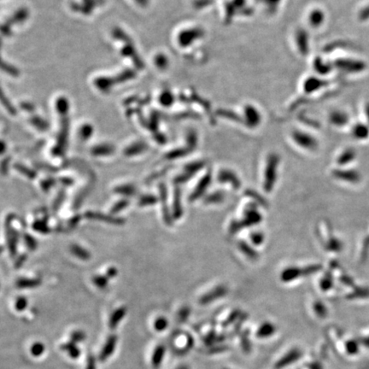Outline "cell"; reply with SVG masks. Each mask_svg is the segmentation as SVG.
Instances as JSON below:
<instances>
[{"label":"cell","instance_id":"1","mask_svg":"<svg viewBox=\"0 0 369 369\" xmlns=\"http://www.w3.org/2000/svg\"><path fill=\"white\" fill-rule=\"evenodd\" d=\"M279 158L275 155L269 156L267 165H266L265 172H264V181L263 188L266 192L270 193L274 188L277 179V167H278Z\"/></svg>","mask_w":369,"mask_h":369},{"label":"cell","instance_id":"2","mask_svg":"<svg viewBox=\"0 0 369 369\" xmlns=\"http://www.w3.org/2000/svg\"><path fill=\"white\" fill-rule=\"evenodd\" d=\"M320 269V265L309 266V267L305 268L291 267V268H286L282 272L281 280L284 282H291V281L297 280L299 277H302L303 275H309V274H314L315 272L319 271Z\"/></svg>","mask_w":369,"mask_h":369},{"label":"cell","instance_id":"3","mask_svg":"<svg viewBox=\"0 0 369 369\" xmlns=\"http://www.w3.org/2000/svg\"><path fill=\"white\" fill-rule=\"evenodd\" d=\"M217 179L221 183H226V184H230L232 188H234L235 190H238L241 187V182L239 177L229 169H222L220 171L217 175Z\"/></svg>","mask_w":369,"mask_h":369},{"label":"cell","instance_id":"4","mask_svg":"<svg viewBox=\"0 0 369 369\" xmlns=\"http://www.w3.org/2000/svg\"><path fill=\"white\" fill-rule=\"evenodd\" d=\"M211 181V173H208L203 177L201 180L199 182V184L197 186V188H195L193 194L190 196L191 201H195L197 199H199V197L202 196L203 194H205L208 188L210 187Z\"/></svg>","mask_w":369,"mask_h":369},{"label":"cell","instance_id":"5","mask_svg":"<svg viewBox=\"0 0 369 369\" xmlns=\"http://www.w3.org/2000/svg\"><path fill=\"white\" fill-rule=\"evenodd\" d=\"M227 292H228V290L225 286H217V288L214 289L207 294H205L204 297H201L200 303L202 304H208L215 300L224 297L227 294Z\"/></svg>","mask_w":369,"mask_h":369},{"label":"cell","instance_id":"6","mask_svg":"<svg viewBox=\"0 0 369 369\" xmlns=\"http://www.w3.org/2000/svg\"><path fill=\"white\" fill-rule=\"evenodd\" d=\"M300 356H301V352L298 349H292L289 353H287L285 356H283L280 360H278L275 366L278 369L283 368V367L289 366V365L295 362L296 360L299 359Z\"/></svg>","mask_w":369,"mask_h":369},{"label":"cell","instance_id":"7","mask_svg":"<svg viewBox=\"0 0 369 369\" xmlns=\"http://www.w3.org/2000/svg\"><path fill=\"white\" fill-rule=\"evenodd\" d=\"M116 343H117V337L114 336V335L110 336L108 338V340L106 341V343L104 344V348H103L101 353H100V356H99L100 360H106L107 358L110 357L111 354L115 350Z\"/></svg>","mask_w":369,"mask_h":369},{"label":"cell","instance_id":"8","mask_svg":"<svg viewBox=\"0 0 369 369\" xmlns=\"http://www.w3.org/2000/svg\"><path fill=\"white\" fill-rule=\"evenodd\" d=\"M296 141L300 144L301 146L308 149H314L316 146V142L313 138H310L309 136H306L302 133H298L295 136Z\"/></svg>","mask_w":369,"mask_h":369},{"label":"cell","instance_id":"9","mask_svg":"<svg viewBox=\"0 0 369 369\" xmlns=\"http://www.w3.org/2000/svg\"><path fill=\"white\" fill-rule=\"evenodd\" d=\"M125 314H126V308L124 307L116 309L110 316V322H109L110 328L114 329L115 326H118L119 323L121 322V320L124 318Z\"/></svg>","mask_w":369,"mask_h":369},{"label":"cell","instance_id":"10","mask_svg":"<svg viewBox=\"0 0 369 369\" xmlns=\"http://www.w3.org/2000/svg\"><path fill=\"white\" fill-rule=\"evenodd\" d=\"M275 332V326L270 322L263 323L262 326H260L258 331H257V337L261 338H265V337H270Z\"/></svg>","mask_w":369,"mask_h":369},{"label":"cell","instance_id":"11","mask_svg":"<svg viewBox=\"0 0 369 369\" xmlns=\"http://www.w3.org/2000/svg\"><path fill=\"white\" fill-rule=\"evenodd\" d=\"M87 217H89L90 219L98 220V221H102V222H109V223H114V224H121L123 221L120 218H114V217H107L104 215L99 213H92L89 212L87 213Z\"/></svg>","mask_w":369,"mask_h":369},{"label":"cell","instance_id":"12","mask_svg":"<svg viewBox=\"0 0 369 369\" xmlns=\"http://www.w3.org/2000/svg\"><path fill=\"white\" fill-rule=\"evenodd\" d=\"M164 354L165 347L161 345L156 347L155 351L153 353L152 359H151V362L154 367H158L161 365V361L164 357Z\"/></svg>","mask_w":369,"mask_h":369},{"label":"cell","instance_id":"13","mask_svg":"<svg viewBox=\"0 0 369 369\" xmlns=\"http://www.w3.org/2000/svg\"><path fill=\"white\" fill-rule=\"evenodd\" d=\"M239 248L250 259H257L258 257V254H257V251H255L252 247H251L247 243H239Z\"/></svg>","mask_w":369,"mask_h":369},{"label":"cell","instance_id":"14","mask_svg":"<svg viewBox=\"0 0 369 369\" xmlns=\"http://www.w3.org/2000/svg\"><path fill=\"white\" fill-rule=\"evenodd\" d=\"M70 251L72 252L73 255H75V257H78L81 260H87L90 258V254L87 250L81 247L78 245H73L70 248Z\"/></svg>","mask_w":369,"mask_h":369},{"label":"cell","instance_id":"15","mask_svg":"<svg viewBox=\"0 0 369 369\" xmlns=\"http://www.w3.org/2000/svg\"><path fill=\"white\" fill-rule=\"evenodd\" d=\"M41 284L39 280H31V279H21L17 282L18 288H35Z\"/></svg>","mask_w":369,"mask_h":369},{"label":"cell","instance_id":"16","mask_svg":"<svg viewBox=\"0 0 369 369\" xmlns=\"http://www.w3.org/2000/svg\"><path fill=\"white\" fill-rule=\"evenodd\" d=\"M181 204H180V192L179 189L174 192V199H173V216L179 218L181 216Z\"/></svg>","mask_w":369,"mask_h":369},{"label":"cell","instance_id":"17","mask_svg":"<svg viewBox=\"0 0 369 369\" xmlns=\"http://www.w3.org/2000/svg\"><path fill=\"white\" fill-rule=\"evenodd\" d=\"M115 193L123 194L126 196H132V195L135 194V188L133 186L125 184V186H121V187L115 188Z\"/></svg>","mask_w":369,"mask_h":369},{"label":"cell","instance_id":"18","mask_svg":"<svg viewBox=\"0 0 369 369\" xmlns=\"http://www.w3.org/2000/svg\"><path fill=\"white\" fill-rule=\"evenodd\" d=\"M224 199H225V195L222 193H215L208 196L205 201L207 204H220L224 201Z\"/></svg>","mask_w":369,"mask_h":369},{"label":"cell","instance_id":"19","mask_svg":"<svg viewBox=\"0 0 369 369\" xmlns=\"http://www.w3.org/2000/svg\"><path fill=\"white\" fill-rule=\"evenodd\" d=\"M45 351V345L43 343H35L31 347V353L34 356H41Z\"/></svg>","mask_w":369,"mask_h":369},{"label":"cell","instance_id":"20","mask_svg":"<svg viewBox=\"0 0 369 369\" xmlns=\"http://www.w3.org/2000/svg\"><path fill=\"white\" fill-rule=\"evenodd\" d=\"M64 349L67 350L70 356H72L73 358H77L80 355V351L74 343H67L66 345L64 346Z\"/></svg>","mask_w":369,"mask_h":369},{"label":"cell","instance_id":"21","mask_svg":"<svg viewBox=\"0 0 369 369\" xmlns=\"http://www.w3.org/2000/svg\"><path fill=\"white\" fill-rule=\"evenodd\" d=\"M314 310L319 317L324 318L326 315V307L323 305V303H320V302H316V303H314Z\"/></svg>","mask_w":369,"mask_h":369},{"label":"cell","instance_id":"22","mask_svg":"<svg viewBox=\"0 0 369 369\" xmlns=\"http://www.w3.org/2000/svg\"><path fill=\"white\" fill-rule=\"evenodd\" d=\"M154 326H155V329H156V331H158V332L163 331L167 326V319L163 317H160L158 319H156L155 324H154Z\"/></svg>","mask_w":369,"mask_h":369},{"label":"cell","instance_id":"23","mask_svg":"<svg viewBox=\"0 0 369 369\" xmlns=\"http://www.w3.org/2000/svg\"><path fill=\"white\" fill-rule=\"evenodd\" d=\"M156 198L151 195H147V196L142 197L140 200H139V205L141 206H146V205H154L156 204Z\"/></svg>","mask_w":369,"mask_h":369},{"label":"cell","instance_id":"24","mask_svg":"<svg viewBox=\"0 0 369 369\" xmlns=\"http://www.w3.org/2000/svg\"><path fill=\"white\" fill-rule=\"evenodd\" d=\"M92 281L99 288H104L108 283L106 278L104 276H95L92 279Z\"/></svg>","mask_w":369,"mask_h":369},{"label":"cell","instance_id":"25","mask_svg":"<svg viewBox=\"0 0 369 369\" xmlns=\"http://www.w3.org/2000/svg\"><path fill=\"white\" fill-rule=\"evenodd\" d=\"M251 239L254 245H261L263 242L264 237H263V234H261L259 232H255L254 234H251Z\"/></svg>","mask_w":369,"mask_h":369},{"label":"cell","instance_id":"26","mask_svg":"<svg viewBox=\"0 0 369 369\" xmlns=\"http://www.w3.org/2000/svg\"><path fill=\"white\" fill-rule=\"evenodd\" d=\"M27 305H28L27 299L23 297H19L16 302V309H18V311H23V309H25Z\"/></svg>","mask_w":369,"mask_h":369},{"label":"cell","instance_id":"27","mask_svg":"<svg viewBox=\"0 0 369 369\" xmlns=\"http://www.w3.org/2000/svg\"><path fill=\"white\" fill-rule=\"evenodd\" d=\"M127 204H128V203H127V201H126V200H123V201L119 202L117 205H115V206L112 208L111 212H112L113 214L118 213L119 211H122V210H124L125 208L127 207Z\"/></svg>","mask_w":369,"mask_h":369},{"label":"cell","instance_id":"28","mask_svg":"<svg viewBox=\"0 0 369 369\" xmlns=\"http://www.w3.org/2000/svg\"><path fill=\"white\" fill-rule=\"evenodd\" d=\"M25 242H26L27 245L29 246V248L31 250H35L37 247V243L35 241L32 237L29 236V235H26L25 236Z\"/></svg>","mask_w":369,"mask_h":369},{"label":"cell","instance_id":"29","mask_svg":"<svg viewBox=\"0 0 369 369\" xmlns=\"http://www.w3.org/2000/svg\"><path fill=\"white\" fill-rule=\"evenodd\" d=\"M331 280L327 279V278H323L322 280H320V289H322L323 291H327L329 289L331 288Z\"/></svg>","mask_w":369,"mask_h":369},{"label":"cell","instance_id":"30","mask_svg":"<svg viewBox=\"0 0 369 369\" xmlns=\"http://www.w3.org/2000/svg\"><path fill=\"white\" fill-rule=\"evenodd\" d=\"M85 335L83 332H75L73 333L72 335V341L75 343L76 341L83 340Z\"/></svg>","mask_w":369,"mask_h":369},{"label":"cell","instance_id":"31","mask_svg":"<svg viewBox=\"0 0 369 369\" xmlns=\"http://www.w3.org/2000/svg\"><path fill=\"white\" fill-rule=\"evenodd\" d=\"M347 349H348V350H349L350 353H355V352H356V350H357V347H356V344H355V343L349 342V343H348V345H347Z\"/></svg>","mask_w":369,"mask_h":369},{"label":"cell","instance_id":"32","mask_svg":"<svg viewBox=\"0 0 369 369\" xmlns=\"http://www.w3.org/2000/svg\"><path fill=\"white\" fill-rule=\"evenodd\" d=\"M177 369H188L187 366H180V367H179V368Z\"/></svg>","mask_w":369,"mask_h":369},{"label":"cell","instance_id":"33","mask_svg":"<svg viewBox=\"0 0 369 369\" xmlns=\"http://www.w3.org/2000/svg\"><path fill=\"white\" fill-rule=\"evenodd\" d=\"M313 369H320V367L319 366H314Z\"/></svg>","mask_w":369,"mask_h":369}]
</instances>
